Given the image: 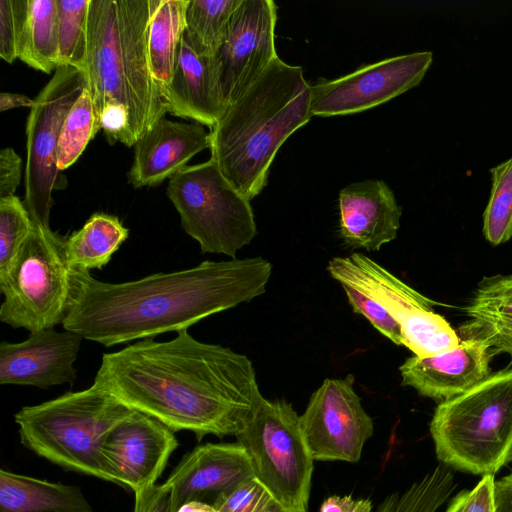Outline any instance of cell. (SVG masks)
<instances>
[{"mask_svg": "<svg viewBox=\"0 0 512 512\" xmlns=\"http://www.w3.org/2000/svg\"><path fill=\"white\" fill-rule=\"evenodd\" d=\"M176 512H218L213 505L202 501H190L182 505Z\"/></svg>", "mask_w": 512, "mask_h": 512, "instance_id": "42", "label": "cell"}, {"mask_svg": "<svg viewBox=\"0 0 512 512\" xmlns=\"http://www.w3.org/2000/svg\"><path fill=\"white\" fill-rule=\"evenodd\" d=\"M354 313L363 315L381 334L396 345H403L399 324L365 291L350 284H341Z\"/></svg>", "mask_w": 512, "mask_h": 512, "instance_id": "34", "label": "cell"}, {"mask_svg": "<svg viewBox=\"0 0 512 512\" xmlns=\"http://www.w3.org/2000/svg\"><path fill=\"white\" fill-rule=\"evenodd\" d=\"M189 0H151L147 49L151 71L160 89L171 84Z\"/></svg>", "mask_w": 512, "mask_h": 512, "instance_id": "24", "label": "cell"}, {"mask_svg": "<svg viewBox=\"0 0 512 512\" xmlns=\"http://www.w3.org/2000/svg\"><path fill=\"white\" fill-rule=\"evenodd\" d=\"M235 437L248 454L255 478L272 498L286 510H307L314 459L292 405L263 397Z\"/></svg>", "mask_w": 512, "mask_h": 512, "instance_id": "9", "label": "cell"}, {"mask_svg": "<svg viewBox=\"0 0 512 512\" xmlns=\"http://www.w3.org/2000/svg\"><path fill=\"white\" fill-rule=\"evenodd\" d=\"M439 461L474 475H494L512 455V367L450 400L430 422Z\"/></svg>", "mask_w": 512, "mask_h": 512, "instance_id": "6", "label": "cell"}, {"mask_svg": "<svg viewBox=\"0 0 512 512\" xmlns=\"http://www.w3.org/2000/svg\"><path fill=\"white\" fill-rule=\"evenodd\" d=\"M93 384L198 440L236 436L263 399L247 356L200 342L187 329L169 341L144 339L103 354Z\"/></svg>", "mask_w": 512, "mask_h": 512, "instance_id": "1", "label": "cell"}, {"mask_svg": "<svg viewBox=\"0 0 512 512\" xmlns=\"http://www.w3.org/2000/svg\"><path fill=\"white\" fill-rule=\"evenodd\" d=\"M56 0H28V16L19 59L49 74L58 68Z\"/></svg>", "mask_w": 512, "mask_h": 512, "instance_id": "26", "label": "cell"}, {"mask_svg": "<svg viewBox=\"0 0 512 512\" xmlns=\"http://www.w3.org/2000/svg\"><path fill=\"white\" fill-rule=\"evenodd\" d=\"M28 16V0H0V57L19 58Z\"/></svg>", "mask_w": 512, "mask_h": 512, "instance_id": "33", "label": "cell"}, {"mask_svg": "<svg viewBox=\"0 0 512 512\" xmlns=\"http://www.w3.org/2000/svg\"><path fill=\"white\" fill-rule=\"evenodd\" d=\"M432 52H414L362 65L335 79L311 85V112L330 117L359 113L417 86L432 64Z\"/></svg>", "mask_w": 512, "mask_h": 512, "instance_id": "13", "label": "cell"}, {"mask_svg": "<svg viewBox=\"0 0 512 512\" xmlns=\"http://www.w3.org/2000/svg\"><path fill=\"white\" fill-rule=\"evenodd\" d=\"M273 500L267 489L252 478L220 494L212 505L218 512H264Z\"/></svg>", "mask_w": 512, "mask_h": 512, "instance_id": "35", "label": "cell"}, {"mask_svg": "<svg viewBox=\"0 0 512 512\" xmlns=\"http://www.w3.org/2000/svg\"><path fill=\"white\" fill-rule=\"evenodd\" d=\"M83 337L54 327L30 333L18 343H0V384L34 386L48 389L73 384L77 370L74 362Z\"/></svg>", "mask_w": 512, "mask_h": 512, "instance_id": "16", "label": "cell"}, {"mask_svg": "<svg viewBox=\"0 0 512 512\" xmlns=\"http://www.w3.org/2000/svg\"><path fill=\"white\" fill-rule=\"evenodd\" d=\"M133 512H173L170 488L165 483L155 484L135 493Z\"/></svg>", "mask_w": 512, "mask_h": 512, "instance_id": "37", "label": "cell"}, {"mask_svg": "<svg viewBox=\"0 0 512 512\" xmlns=\"http://www.w3.org/2000/svg\"><path fill=\"white\" fill-rule=\"evenodd\" d=\"M370 499H353L351 496H330L325 499L319 512H371Z\"/></svg>", "mask_w": 512, "mask_h": 512, "instance_id": "39", "label": "cell"}, {"mask_svg": "<svg viewBox=\"0 0 512 512\" xmlns=\"http://www.w3.org/2000/svg\"><path fill=\"white\" fill-rule=\"evenodd\" d=\"M167 195L183 230L199 243L202 253L235 259L257 233L250 200L229 183L212 159L172 176Z\"/></svg>", "mask_w": 512, "mask_h": 512, "instance_id": "8", "label": "cell"}, {"mask_svg": "<svg viewBox=\"0 0 512 512\" xmlns=\"http://www.w3.org/2000/svg\"><path fill=\"white\" fill-rule=\"evenodd\" d=\"M128 236V228L118 217L94 213L81 229L66 240L69 267L72 270H101Z\"/></svg>", "mask_w": 512, "mask_h": 512, "instance_id": "25", "label": "cell"}, {"mask_svg": "<svg viewBox=\"0 0 512 512\" xmlns=\"http://www.w3.org/2000/svg\"><path fill=\"white\" fill-rule=\"evenodd\" d=\"M490 348L480 340L461 338L459 345L433 356H412L399 367L402 385L443 402L459 396L490 376Z\"/></svg>", "mask_w": 512, "mask_h": 512, "instance_id": "18", "label": "cell"}, {"mask_svg": "<svg viewBox=\"0 0 512 512\" xmlns=\"http://www.w3.org/2000/svg\"><path fill=\"white\" fill-rule=\"evenodd\" d=\"M312 116L311 85L302 67L277 57L210 128V159L251 201L266 186L282 144Z\"/></svg>", "mask_w": 512, "mask_h": 512, "instance_id": "3", "label": "cell"}, {"mask_svg": "<svg viewBox=\"0 0 512 512\" xmlns=\"http://www.w3.org/2000/svg\"><path fill=\"white\" fill-rule=\"evenodd\" d=\"M206 148L209 133L202 124L163 117L135 143L129 182L134 188L159 185L188 166Z\"/></svg>", "mask_w": 512, "mask_h": 512, "instance_id": "21", "label": "cell"}, {"mask_svg": "<svg viewBox=\"0 0 512 512\" xmlns=\"http://www.w3.org/2000/svg\"><path fill=\"white\" fill-rule=\"evenodd\" d=\"M241 2L242 0H189L184 33L198 53L216 55L232 15Z\"/></svg>", "mask_w": 512, "mask_h": 512, "instance_id": "27", "label": "cell"}, {"mask_svg": "<svg viewBox=\"0 0 512 512\" xmlns=\"http://www.w3.org/2000/svg\"><path fill=\"white\" fill-rule=\"evenodd\" d=\"M177 446L170 428L135 411L109 433L103 452L114 483L135 494L156 484Z\"/></svg>", "mask_w": 512, "mask_h": 512, "instance_id": "15", "label": "cell"}, {"mask_svg": "<svg viewBox=\"0 0 512 512\" xmlns=\"http://www.w3.org/2000/svg\"><path fill=\"white\" fill-rule=\"evenodd\" d=\"M167 112L213 127L226 110L215 56L198 53L185 33L179 44L174 75L161 88Z\"/></svg>", "mask_w": 512, "mask_h": 512, "instance_id": "20", "label": "cell"}, {"mask_svg": "<svg viewBox=\"0 0 512 512\" xmlns=\"http://www.w3.org/2000/svg\"><path fill=\"white\" fill-rule=\"evenodd\" d=\"M34 105H35V100H32L29 97L22 95V94L8 93V92H2L0 94V111L1 112L10 110L12 108H18V107L32 108Z\"/></svg>", "mask_w": 512, "mask_h": 512, "instance_id": "41", "label": "cell"}, {"mask_svg": "<svg viewBox=\"0 0 512 512\" xmlns=\"http://www.w3.org/2000/svg\"><path fill=\"white\" fill-rule=\"evenodd\" d=\"M338 208L339 235L351 248L378 251L397 237L402 210L383 180L345 186L338 195Z\"/></svg>", "mask_w": 512, "mask_h": 512, "instance_id": "19", "label": "cell"}, {"mask_svg": "<svg viewBox=\"0 0 512 512\" xmlns=\"http://www.w3.org/2000/svg\"><path fill=\"white\" fill-rule=\"evenodd\" d=\"M272 273L262 257L204 261L185 270L108 283L72 270L63 329L106 347L180 331L262 295Z\"/></svg>", "mask_w": 512, "mask_h": 512, "instance_id": "2", "label": "cell"}, {"mask_svg": "<svg viewBox=\"0 0 512 512\" xmlns=\"http://www.w3.org/2000/svg\"><path fill=\"white\" fill-rule=\"evenodd\" d=\"M264 512H307V510L289 511L281 507L275 500H273Z\"/></svg>", "mask_w": 512, "mask_h": 512, "instance_id": "44", "label": "cell"}, {"mask_svg": "<svg viewBox=\"0 0 512 512\" xmlns=\"http://www.w3.org/2000/svg\"><path fill=\"white\" fill-rule=\"evenodd\" d=\"M22 160L16 152L10 148L0 151V198L15 195L20 183Z\"/></svg>", "mask_w": 512, "mask_h": 512, "instance_id": "36", "label": "cell"}, {"mask_svg": "<svg viewBox=\"0 0 512 512\" xmlns=\"http://www.w3.org/2000/svg\"><path fill=\"white\" fill-rule=\"evenodd\" d=\"M136 410L96 385L15 415L23 445L67 470L114 483L103 446L109 433Z\"/></svg>", "mask_w": 512, "mask_h": 512, "instance_id": "5", "label": "cell"}, {"mask_svg": "<svg viewBox=\"0 0 512 512\" xmlns=\"http://www.w3.org/2000/svg\"><path fill=\"white\" fill-rule=\"evenodd\" d=\"M510 461H512V455H511V457H510Z\"/></svg>", "mask_w": 512, "mask_h": 512, "instance_id": "45", "label": "cell"}, {"mask_svg": "<svg viewBox=\"0 0 512 512\" xmlns=\"http://www.w3.org/2000/svg\"><path fill=\"white\" fill-rule=\"evenodd\" d=\"M252 478L250 459L238 442L206 443L185 455L164 483L171 490L172 510L176 512L190 501L209 496L216 499Z\"/></svg>", "mask_w": 512, "mask_h": 512, "instance_id": "17", "label": "cell"}, {"mask_svg": "<svg viewBox=\"0 0 512 512\" xmlns=\"http://www.w3.org/2000/svg\"><path fill=\"white\" fill-rule=\"evenodd\" d=\"M300 425L314 460L359 461L374 424L354 389V376L325 379L311 395Z\"/></svg>", "mask_w": 512, "mask_h": 512, "instance_id": "12", "label": "cell"}, {"mask_svg": "<svg viewBox=\"0 0 512 512\" xmlns=\"http://www.w3.org/2000/svg\"><path fill=\"white\" fill-rule=\"evenodd\" d=\"M492 189L483 214V235L493 246L512 237V158L491 168Z\"/></svg>", "mask_w": 512, "mask_h": 512, "instance_id": "31", "label": "cell"}, {"mask_svg": "<svg viewBox=\"0 0 512 512\" xmlns=\"http://www.w3.org/2000/svg\"><path fill=\"white\" fill-rule=\"evenodd\" d=\"M494 475H485L469 490L464 512H493Z\"/></svg>", "mask_w": 512, "mask_h": 512, "instance_id": "38", "label": "cell"}, {"mask_svg": "<svg viewBox=\"0 0 512 512\" xmlns=\"http://www.w3.org/2000/svg\"><path fill=\"white\" fill-rule=\"evenodd\" d=\"M469 490L460 491L450 502L445 512H464Z\"/></svg>", "mask_w": 512, "mask_h": 512, "instance_id": "43", "label": "cell"}, {"mask_svg": "<svg viewBox=\"0 0 512 512\" xmlns=\"http://www.w3.org/2000/svg\"><path fill=\"white\" fill-rule=\"evenodd\" d=\"M91 0H56L59 66L84 72L88 50V14Z\"/></svg>", "mask_w": 512, "mask_h": 512, "instance_id": "29", "label": "cell"}, {"mask_svg": "<svg viewBox=\"0 0 512 512\" xmlns=\"http://www.w3.org/2000/svg\"><path fill=\"white\" fill-rule=\"evenodd\" d=\"M86 87L84 72L72 66H59L36 97L28 116L24 205L32 221L42 226H50L52 191L65 186L57 168L60 131Z\"/></svg>", "mask_w": 512, "mask_h": 512, "instance_id": "11", "label": "cell"}, {"mask_svg": "<svg viewBox=\"0 0 512 512\" xmlns=\"http://www.w3.org/2000/svg\"><path fill=\"white\" fill-rule=\"evenodd\" d=\"M464 311L461 337L482 341L493 355L507 353L512 364V275L483 278Z\"/></svg>", "mask_w": 512, "mask_h": 512, "instance_id": "22", "label": "cell"}, {"mask_svg": "<svg viewBox=\"0 0 512 512\" xmlns=\"http://www.w3.org/2000/svg\"><path fill=\"white\" fill-rule=\"evenodd\" d=\"M493 512H512V472L494 481Z\"/></svg>", "mask_w": 512, "mask_h": 512, "instance_id": "40", "label": "cell"}, {"mask_svg": "<svg viewBox=\"0 0 512 512\" xmlns=\"http://www.w3.org/2000/svg\"><path fill=\"white\" fill-rule=\"evenodd\" d=\"M277 5L272 0H242L215 57L226 108L278 57Z\"/></svg>", "mask_w": 512, "mask_h": 512, "instance_id": "14", "label": "cell"}, {"mask_svg": "<svg viewBox=\"0 0 512 512\" xmlns=\"http://www.w3.org/2000/svg\"><path fill=\"white\" fill-rule=\"evenodd\" d=\"M0 512H94L81 489L0 470Z\"/></svg>", "mask_w": 512, "mask_h": 512, "instance_id": "23", "label": "cell"}, {"mask_svg": "<svg viewBox=\"0 0 512 512\" xmlns=\"http://www.w3.org/2000/svg\"><path fill=\"white\" fill-rule=\"evenodd\" d=\"M327 271L340 284L355 286L373 297L399 324L403 346L428 357L457 347L460 337L434 312L436 302L426 298L386 268L362 253L333 257Z\"/></svg>", "mask_w": 512, "mask_h": 512, "instance_id": "10", "label": "cell"}, {"mask_svg": "<svg viewBox=\"0 0 512 512\" xmlns=\"http://www.w3.org/2000/svg\"><path fill=\"white\" fill-rule=\"evenodd\" d=\"M99 129L91 94L86 87L69 110L60 131L56 156L59 171L67 169L79 158Z\"/></svg>", "mask_w": 512, "mask_h": 512, "instance_id": "30", "label": "cell"}, {"mask_svg": "<svg viewBox=\"0 0 512 512\" xmlns=\"http://www.w3.org/2000/svg\"><path fill=\"white\" fill-rule=\"evenodd\" d=\"M455 489L454 475L437 466L405 491L388 495L377 512H437Z\"/></svg>", "mask_w": 512, "mask_h": 512, "instance_id": "28", "label": "cell"}, {"mask_svg": "<svg viewBox=\"0 0 512 512\" xmlns=\"http://www.w3.org/2000/svg\"><path fill=\"white\" fill-rule=\"evenodd\" d=\"M151 10V0H91L89 6L84 74L96 119L106 106L124 108L134 143L167 113L148 58Z\"/></svg>", "mask_w": 512, "mask_h": 512, "instance_id": "4", "label": "cell"}, {"mask_svg": "<svg viewBox=\"0 0 512 512\" xmlns=\"http://www.w3.org/2000/svg\"><path fill=\"white\" fill-rule=\"evenodd\" d=\"M66 240L50 226L34 223L0 280L2 323L30 333L63 323L72 294Z\"/></svg>", "mask_w": 512, "mask_h": 512, "instance_id": "7", "label": "cell"}, {"mask_svg": "<svg viewBox=\"0 0 512 512\" xmlns=\"http://www.w3.org/2000/svg\"><path fill=\"white\" fill-rule=\"evenodd\" d=\"M25 205L16 196L0 198V280L33 229Z\"/></svg>", "mask_w": 512, "mask_h": 512, "instance_id": "32", "label": "cell"}]
</instances>
